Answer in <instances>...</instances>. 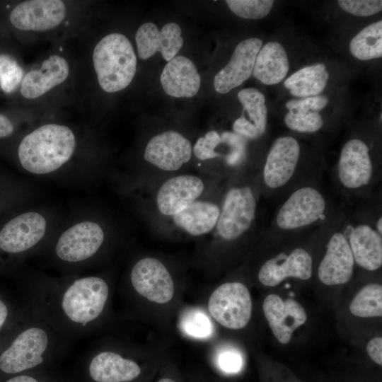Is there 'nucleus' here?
Returning <instances> with one entry per match:
<instances>
[{
    "label": "nucleus",
    "instance_id": "cd10ccee",
    "mask_svg": "<svg viewBox=\"0 0 382 382\" xmlns=\"http://www.w3.org/2000/svg\"><path fill=\"white\" fill-rule=\"evenodd\" d=\"M349 51L357 59L370 60L382 56V21L366 25L349 42Z\"/></svg>",
    "mask_w": 382,
    "mask_h": 382
},
{
    "label": "nucleus",
    "instance_id": "5701e85b",
    "mask_svg": "<svg viewBox=\"0 0 382 382\" xmlns=\"http://www.w3.org/2000/svg\"><path fill=\"white\" fill-rule=\"evenodd\" d=\"M367 145L359 139L348 141L342 147L338 175L341 183L349 189L367 185L373 174V166Z\"/></svg>",
    "mask_w": 382,
    "mask_h": 382
},
{
    "label": "nucleus",
    "instance_id": "ea45409f",
    "mask_svg": "<svg viewBox=\"0 0 382 382\" xmlns=\"http://www.w3.org/2000/svg\"><path fill=\"white\" fill-rule=\"evenodd\" d=\"M13 132V125L11 120L0 113V138L6 137Z\"/></svg>",
    "mask_w": 382,
    "mask_h": 382
},
{
    "label": "nucleus",
    "instance_id": "4be33fe9",
    "mask_svg": "<svg viewBox=\"0 0 382 382\" xmlns=\"http://www.w3.org/2000/svg\"><path fill=\"white\" fill-rule=\"evenodd\" d=\"M354 260L349 243L340 232L330 238L321 260L318 274L325 285L333 286L347 283L352 277Z\"/></svg>",
    "mask_w": 382,
    "mask_h": 382
},
{
    "label": "nucleus",
    "instance_id": "7c9ffc66",
    "mask_svg": "<svg viewBox=\"0 0 382 382\" xmlns=\"http://www.w3.org/2000/svg\"><path fill=\"white\" fill-rule=\"evenodd\" d=\"M180 327L187 335L197 339L209 338L213 333L209 318L198 308L185 311L180 320Z\"/></svg>",
    "mask_w": 382,
    "mask_h": 382
},
{
    "label": "nucleus",
    "instance_id": "2f4dec72",
    "mask_svg": "<svg viewBox=\"0 0 382 382\" xmlns=\"http://www.w3.org/2000/svg\"><path fill=\"white\" fill-rule=\"evenodd\" d=\"M226 4L236 16L252 20L265 18L270 12L272 0H226Z\"/></svg>",
    "mask_w": 382,
    "mask_h": 382
},
{
    "label": "nucleus",
    "instance_id": "c03bdc74",
    "mask_svg": "<svg viewBox=\"0 0 382 382\" xmlns=\"http://www.w3.org/2000/svg\"><path fill=\"white\" fill-rule=\"evenodd\" d=\"M157 382H176V381L170 378H163L158 380Z\"/></svg>",
    "mask_w": 382,
    "mask_h": 382
},
{
    "label": "nucleus",
    "instance_id": "a878e982",
    "mask_svg": "<svg viewBox=\"0 0 382 382\" xmlns=\"http://www.w3.org/2000/svg\"><path fill=\"white\" fill-rule=\"evenodd\" d=\"M289 69V62L284 47L277 42H268L256 56L253 74L263 84L274 85L285 78Z\"/></svg>",
    "mask_w": 382,
    "mask_h": 382
},
{
    "label": "nucleus",
    "instance_id": "c9c22d12",
    "mask_svg": "<svg viewBox=\"0 0 382 382\" xmlns=\"http://www.w3.org/2000/svg\"><path fill=\"white\" fill-rule=\"evenodd\" d=\"M328 103L324 96H316L300 99H291L286 103V107L291 110H304L317 112L322 110Z\"/></svg>",
    "mask_w": 382,
    "mask_h": 382
},
{
    "label": "nucleus",
    "instance_id": "20e7f679",
    "mask_svg": "<svg viewBox=\"0 0 382 382\" xmlns=\"http://www.w3.org/2000/svg\"><path fill=\"white\" fill-rule=\"evenodd\" d=\"M93 64L100 88L115 93L127 88L137 71L133 46L123 34L112 33L101 38L93 51Z\"/></svg>",
    "mask_w": 382,
    "mask_h": 382
},
{
    "label": "nucleus",
    "instance_id": "f704fd0d",
    "mask_svg": "<svg viewBox=\"0 0 382 382\" xmlns=\"http://www.w3.org/2000/svg\"><path fill=\"white\" fill-rule=\"evenodd\" d=\"M337 3L342 10L357 16H369L382 10L381 0H340Z\"/></svg>",
    "mask_w": 382,
    "mask_h": 382
},
{
    "label": "nucleus",
    "instance_id": "7ed1b4c3",
    "mask_svg": "<svg viewBox=\"0 0 382 382\" xmlns=\"http://www.w3.org/2000/svg\"><path fill=\"white\" fill-rule=\"evenodd\" d=\"M76 146V137L69 127L49 123L36 128L22 139L18 155L25 170L46 174L65 164L71 158Z\"/></svg>",
    "mask_w": 382,
    "mask_h": 382
},
{
    "label": "nucleus",
    "instance_id": "ddd939ff",
    "mask_svg": "<svg viewBox=\"0 0 382 382\" xmlns=\"http://www.w3.org/2000/svg\"><path fill=\"white\" fill-rule=\"evenodd\" d=\"M47 221L40 214L29 212L10 220L0 231V249L21 254L34 248L44 237Z\"/></svg>",
    "mask_w": 382,
    "mask_h": 382
},
{
    "label": "nucleus",
    "instance_id": "412c9836",
    "mask_svg": "<svg viewBox=\"0 0 382 382\" xmlns=\"http://www.w3.org/2000/svg\"><path fill=\"white\" fill-rule=\"evenodd\" d=\"M70 73L67 60L62 55H50L40 66L28 71L21 83L20 91L26 99L39 98L64 82Z\"/></svg>",
    "mask_w": 382,
    "mask_h": 382
},
{
    "label": "nucleus",
    "instance_id": "58836bf2",
    "mask_svg": "<svg viewBox=\"0 0 382 382\" xmlns=\"http://www.w3.org/2000/svg\"><path fill=\"white\" fill-rule=\"evenodd\" d=\"M366 352L370 358L377 364L382 365V338L371 339L366 345Z\"/></svg>",
    "mask_w": 382,
    "mask_h": 382
},
{
    "label": "nucleus",
    "instance_id": "6e6552de",
    "mask_svg": "<svg viewBox=\"0 0 382 382\" xmlns=\"http://www.w3.org/2000/svg\"><path fill=\"white\" fill-rule=\"evenodd\" d=\"M105 233L100 224L86 221L74 224L63 232L54 249L57 259L76 265L92 259L105 242Z\"/></svg>",
    "mask_w": 382,
    "mask_h": 382
},
{
    "label": "nucleus",
    "instance_id": "f8f14e48",
    "mask_svg": "<svg viewBox=\"0 0 382 382\" xmlns=\"http://www.w3.org/2000/svg\"><path fill=\"white\" fill-rule=\"evenodd\" d=\"M66 16L61 0H28L19 3L9 16L16 28L25 31H45L59 25Z\"/></svg>",
    "mask_w": 382,
    "mask_h": 382
},
{
    "label": "nucleus",
    "instance_id": "2eb2a0df",
    "mask_svg": "<svg viewBox=\"0 0 382 382\" xmlns=\"http://www.w3.org/2000/svg\"><path fill=\"white\" fill-rule=\"evenodd\" d=\"M262 45V41L257 37L248 38L238 44L229 62L214 76V87L217 93H227L250 77Z\"/></svg>",
    "mask_w": 382,
    "mask_h": 382
},
{
    "label": "nucleus",
    "instance_id": "f257e3e1",
    "mask_svg": "<svg viewBox=\"0 0 382 382\" xmlns=\"http://www.w3.org/2000/svg\"><path fill=\"white\" fill-rule=\"evenodd\" d=\"M25 293L29 308L71 343L98 329L107 312L110 286L97 275L36 277L30 279Z\"/></svg>",
    "mask_w": 382,
    "mask_h": 382
},
{
    "label": "nucleus",
    "instance_id": "473e14b6",
    "mask_svg": "<svg viewBox=\"0 0 382 382\" xmlns=\"http://www.w3.org/2000/svg\"><path fill=\"white\" fill-rule=\"evenodd\" d=\"M284 122L290 129L312 133L318 131L323 125V120L317 112L291 110L284 117Z\"/></svg>",
    "mask_w": 382,
    "mask_h": 382
},
{
    "label": "nucleus",
    "instance_id": "37998d69",
    "mask_svg": "<svg viewBox=\"0 0 382 382\" xmlns=\"http://www.w3.org/2000/svg\"><path fill=\"white\" fill-rule=\"evenodd\" d=\"M382 218L380 217L378 219V221H377V224H376V227H377V232L381 235V233H382Z\"/></svg>",
    "mask_w": 382,
    "mask_h": 382
},
{
    "label": "nucleus",
    "instance_id": "a19ab883",
    "mask_svg": "<svg viewBox=\"0 0 382 382\" xmlns=\"http://www.w3.org/2000/svg\"><path fill=\"white\" fill-rule=\"evenodd\" d=\"M8 316L9 308L8 305L0 298V330L8 321Z\"/></svg>",
    "mask_w": 382,
    "mask_h": 382
},
{
    "label": "nucleus",
    "instance_id": "393cba45",
    "mask_svg": "<svg viewBox=\"0 0 382 382\" xmlns=\"http://www.w3.org/2000/svg\"><path fill=\"white\" fill-rule=\"evenodd\" d=\"M349 245L354 261L365 270L374 271L382 265V238L377 231L366 224L352 228Z\"/></svg>",
    "mask_w": 382,
    "mask_h": 382
},
{
    "label": "nucleus",
    "instance_id": "0eeeda50",
    "mask_svg": "<svg viewBox=\"0 0 382 382\" xmlns=\"http://www.w3.org/2000/svg\"><path fill=\"white\" fill-rule=\"evenodd\" d=\"M210 316L230 330L245 328L252 316L253 303L248 287L239 282H226L216 288L208 301Z\"/></svg>",
    "mask_w": 382,
    "mask_h": 382
},
{
    "label": "nucleus",
    "instance_id": "dca6fc26",
    "mask_svg": "<svg viewBox=\"0 0 382 382\" xmlns=\"http://www.w3.org/2000/svg\"><path fill=\"white\" fill-rule=\"evenodd\" d=\"M262 309L272 333L284 345L289 343L294 330L307 320L301 303L293 299L284 300L275 294L265 297Z\"/></svg>",
    "mask_w": 382,
    "mask_h": 382
},
{
    "label": "nucleus",
    "instance_id": "bb28decb",
    "mask_svg": "<svg viewBox=\"0 0 382 382\" xmlns=\"http://www.w3.org/2000/svg\"><path fill=\"white\" fill-rule=\"evenodd\" d=\"M328 79L325 65L319 63L298 70L285 80L284 85L292 96L303 98L321 93Z\"/></svg>",
    "mask_w": 382,
    "mask_h": 382
},
{
    "label": "nucleus",
    "instance_id": "c85d7f7f",
    "mask_svg": "<svg viewBox=\"0 0 382 382\" xmlns=\"http://www.w3.org/2000/svg\"><path fill=\"white\" fill-rule=\"evenodd\" d=\"M349 311L361 318L382 316V286L371 283L362 287L349 305Z\"/></svg>",
    "mask_w": 382,
    "mask_h": 382
},
{
    "label": "nucleus",
    "instance_id": "1a4fd4ad",
    "mask_svg": "<svg viewBox=\"0 0 382 382\" xmlns=\"http://www.w3.org/2000/svg\"><path fill=\"white\" fill-rule=\"evenodd\" d=\"M129 277L134 292L149 301L164 304L170 301L174 296L173 277L158 258H140L133 265Z\"/></svg>",
    "mask_w": 382,
    "mask_h": 382
},
{
    "label": "nucleus",
    "instance_id": "a211bd4d",
    "mask_svg": "<svg viewBox=\"0 0 382 382\" xmlns=\"http://www.w3.org/2000/svg\"><path fill=\"white\" fill-rule=\"evenodd\" d=\"M300 156V146L291 137L276 139L268 153L264 168L263 180L270 188L284 185L293 176Z\"/></svg>",
    "mask_w": 382,
    "mask_h": 382
},
{
    "label": "nucleus",
    "instance_id": "4468645a",
    "mask_svg": "<svg viewBox=\"0 0 382 382\" xmlns=\"http://www.w3.org/2000/svg\"><path fill=\"white\" fill-rule=\"evenodd\" d=\"M88 356V374L93 382H131L141 373L139 364L116 350L93 349Z\"/></svg>",
    "mask_w": 382,
    "mask_h": 382
},
{
    "label": "nucleus",
    "instance_id": "c756f323",
    "mask_svg": "<svg viewBox=\"0 0 382 382\" xmlns=\"http://www.w3.org/2000/svg\"><path fill=\"white\" fill-rule=\"evenodd\" d=\"M238 99L243 107V112L248 115L245 118L254 125L260 135L266 129L267 108L265 96L255 88H247L238 93Z\"/></svg>",
    "mask_w": 382,
    "mask_h": 382
},
{
    "label": "nucleus",
    "instance_id": "aec40b11",
    "mask_svg": "<svg viewBox=\"0 0 382 382\" xmlns=\"http://www.w3.org/2000/svg\"><path fill=\"white\" fill-rule=\"evenodd\" d=\"M312 257L303 248H296L289 255L281 253L267 260L258 272L260 282L266 286H275L288 277L307 280L312 275Z\"/></svg>",
    "mask_w": 382,
    "mask_h": 382
},
{
    "label": "nucleus",
    "instance_id": "9b49d317",
    "mask_svg": "<svg viewBox=\"0 0 382 382\" xmlns=\"http://www.w3.org/2000/svg\"><path fill=\"white\" fill-rule=\"evenodd\" d=\"M325 210V201L320 192L303 187L294 192L282 205L276 221L282 229H296L314 223Z\"/></svg>",
    "mask_w": 382,
    "mask_h": 382
},
{
    "label": "nucleus",
    "instance_id": "e433bc0d",
    "mask_svg": "<svg viewBox=\"0 0 382 382\" xmlns=\"http://www.w3.org/2000/svg\"><path fill=\"white\" fill-rule=\"evenodd\" d=\"M220 368L228 373L238 372L242 366V359L239 354L234 351H225L218 358Z\"/></svg>",
    "mask_w": 382,
    "mask_h": 382
},
{
    "label": "nucleus",
    "instance_id": "72a5a7b5",
    "mask_svg": "<svg viewBox=\"0 0 382 382\" xmlns=\"http://www.w3.org/2000/svg\"><path fill=\"white\" fill-rule=\"evenodd\" d=\"M23 78V71L9 56L0 55V84L7 93L12 92Z\"/></svg>",
    "mask_w": 382,
    "mask_h": 382
},
{
    "label": "nucleus",
    "instance_id": "423d86ee",
    "mask_svg": "<svg viewBox=\"0 0 382 382\" xmlns=\"http://www.w3.org/2000/svg\"><path fill=\"white\" fill-rule=\"evenodd\" d=\"M209 192V178L196 174H173L156 188L153 204L162 217L168 218Z\"/></svg>",
    "mask_w": 382,
    "mask_h": 382
},
{
    "label": "nucleus",
    "instance_id": "79ce46f5",
    "mask_svg": "<svg viewBox=\"0 0 382 382\" xmlns=\"http://www.w3.org/2000/svg\"><path fill=\"white\" fill-rule=\"evenodd\" d=\"M6 382H42L39 378L28 374H19L15 376Z\"/></svg>",
    "mask_w": 382,
    "mask_h": 382
},
{
    "label": "nucleus",
    "instance_id": "f03ea898",
    "mask_svg": "<svg viewBox=\"0 0 382 382\" xmlns=\"http://www.w3.org/2000/svg\"><path fill=\"white\" fill-rule=\"evenodd\" d=\"M69 345L28 308L21 325L0 353V370L15 374L37 368L66 351Z\"/></svg>",
    "mask_w": 382,
    "mask_h": 382
},
{
    "label": "nucleus",
    "instance_id": "b1692460",
    "mask_svg": "<svg viewBox=\"0 0 382 382\" xmlns=\"http://www.w3.org/2000/svg\"><path fill=\"white\" fill-rule=\"evenodd\" d=\"M160 79L166 93L175 98L193 97L201 85V77L195 64L183 55L168 62Z\"/></svg>",
    "mask_w": 382,
    "mask_h": 382
},
{
    "label": "nucleus",
    "instance_id": "9d476101",
    "mask_svg": "<svg viewBox=\"0 0 382 382\" xmlns=\"http://www.w3.org/2000/svg\"><path fill=\"white\" fill-rule=\"evenodd\" d=\"M192 146L182 134L168 130L151 137L144 153V160L164 173L176 174L190 162Z\"/></svg>",
    "mask_w": 382,
    "mask_h": 382
},
{
    "label": "nucleus",
    "instance_id": "39448f33",
    "mask_svg": "<svg viewBox=\"0 0 382 382\" xmlns=\"http://www.w3.org/2000/svg\"><path fill=\"white\" fill-rule=\"evenodd\" d=\"M257 200L251 185L236 183L225 191L220 204L214 238L224 242L236 241L247 233L253 224Z\"/></svg>",
    "mask_w": 382,
    "mask_h": 382
},
{
    "label": "nucleus",
    "instance_id": "6ab92c4d",
    "mask_svg": "<svg viewBox=\"0 0 382 382\" xmlns=\"http://www.w3.org/2000/svg\"><path fill=\"white\" fill-rule=\"evenodd\" d=\"M220 204L209 192L193 202L180 212L168 218L174 230L197 237L212 233L220 213Z\"/></svg>",
    "mask_w": 382,
    "mask_h": 382
},
{
    "label": "nucleus",
    "instance_id": "4c0bfd02",
    "mask_svg": "<svg viewBox=\"0 0 382 382\" xmlns=\"http://www.w3.org/2000/svg\"><path fill=\"white\" fill-rule=\"evenodd\" d=\"M233 130L234 133L248 139H255L260 137L254 125L242 116L234 121Z\"/></svg>",
    "mask_w": 382,
    "mask_h": 382
},
{
    "label": "nucleus",
    "instance_id": "f3484780",
    "mask_svg": "<svg viewBox=\"0 0 382 382\" xmlns=\"http://www.w3.org/2000/svg\"><path fill=\"white\" fill-rule=\"evenodd\" d=\"M181 33L180 25L173 22L165 24L161 30L153 23L142 24L135 35L139 58L147 59L159 52L163 59L169 62L183 45Z\"/></svg>",
    "mask_w": 382,
    "mask_h": 382
}]
</instances>
